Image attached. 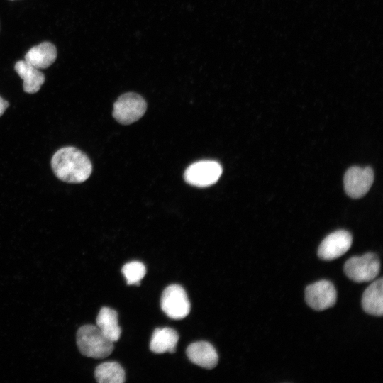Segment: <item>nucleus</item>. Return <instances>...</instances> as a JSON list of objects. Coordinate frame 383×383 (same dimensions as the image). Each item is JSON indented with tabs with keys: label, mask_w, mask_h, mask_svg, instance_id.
<instances>
[{
	"label": "nucleus",
	"mask_w": 383,
	"mask_h": 383,
	"mask_svg": "<svg viewBox=\"0 0 383 383\" xmlns=\"http://www.w3.org/2000/svg\"><path fill=\"white\" fill-rule=\"evenodd\" d=\"M56 57L55 46L49 42H44L31 48L26 54L25 60L37 69H45L50 67Z\"/></svg>",
	"instance_id": "13"
},
{
	"label": "nucleus",
	"mask_w": 383,
	"mask_h": 383,
	"mask_svg": "<svg viewBox=\"0 0 383 383\" xmlns=\"http://www.w3.org/2000/svg\"><path fill=\"white\" fill-rule=\"evenodd\" d=\"M122 272L128 284L140 285V281L146 273L145 265L138 261L128 262L122 267Z\"/></svg>",
	"instance_id": "17"
},
{
	"label": "nucleus",
	"mask_w": 383,
	"mask_h": 383,
	"mask_svg": "<svg viewBox=\"0 0 383 383\" xmlns=\"http://www.w3.org/2000/svg\"><path fill=\"white\" fill-rule=\"evenodd\" d=\"M96 326L113 343L117 341L121 333L118 323L117 312L109 307H102L96 317Z\"/></svg>",
	"instance_id": "15"
},
{
	"label": "nucleus",
	"mask_w": 383,
	"mask_h": 383,
	"mask_svg": "<svg viewBox=\"0 0 383 383\" xmlns=\"http://www.w3.org/2000/svg\"><path fill=\"white\" fill-rule=\"evenodd\" d=\"M76 341L79 352L88 357L104 358L113 350V343L96 326L91 324L84 325L78 329Z\"/></svg>",
	"instance_id": "2"
},
{
	"label": "nucleus",
	"mask_w": 383,
	"mask_h": 383,
	"mask_svg": "<svg viewBox=\"0 0 383 383\" xmlns=\"http://www.w3.org/2000/svg\"><path fill=\"white\" fill-rule=\"evenodd\" d=\"M147 104L139 94L126 93L113 104V116L120 123L128 125L140 118L145 113Z\"/></svg>",
	"instance_id": "4"
},
{
	"label": "nucleus",
	"mask_w": 383,
	"mask_h": 383,
	"mask_svg": "<svg viewBox=\"0 0 383 383\" xmlns=\"http://www.w3.org/2000/svg\"><path fill=\"white\" fill-rule=\"evenodd\" d=\"M51 166L55 176L67 183H82L92 172V165L87 155L70 146L62 148L54 154Z\"/></svg>",
	"instance_id": "1"
},
{
	"label": "nucleus",
	"mask_w": 383,
	"mask_h": 383,
	"mask_svg": "<svg viewBox=\"0 0 383 383\" xmlns=\"http://www.w3.org/2000/svg\"><path fill=\"white\" fill-rule=\"evenodd\" d=\"M374 180V172L370 167H352L344 176V188L351 198L359 199L367 193Z\"/></svg>",
	"instance_id": "8"
},
{
	"label": "nucleus",
	"mask_w": 383,
	"mask_h": 383,
	"mask_svg": "<svg viewBox=\"0 0 383 383\" xmlns=\"http://www.w3.org/2000/svg\"><path fill=\"white\" fill-rule=\"evenodd\" d=\"M15 70L23 79V90L28 94L39 91L45 82L44 74L26 60H20L15 65Z\"/></svg>",
	"instance_id": "12"
},
{
	"label": "nucleus",
	"mask_w": 383,
	"mask_h": 383,
	"mask_svg": "<svg viewBox=\"0 0 383 383\" xmlns=\"http://www.w3.org/2000/svg\"><path fill=\"white\" fill-rule=\"evenodd\" d=\"M353 242L351 234L345 230L330 233L321 243L318 249V257L324 260H332L344 255Z\"/></svg>",
	"instance_id": "9"
},
{
	"label": "nucleus",
	"mask_w": 383,
	"mask_h": 383,
	"mask_svg": "<svg viewBox=\"0 0 383 383\" xmlns=\"http://www.w3.org/2000/svg\"><path fill=\"white\" fill-rule=\"evenodd\" d=\"M336 299V289L328 280H320L305 289V301L316 311H323L333 306Z\"/></svg>",
	"instance_id": "7"
},
{
	"label": "nucleus",
	"mask_w": 383,
	"mask_h": 383,
	"mask_svg": "<svg viewBox=\"0 0 383 383\" xmlns=\"http://www.w3.org/2000/svg\"><path fill=\"white\" fill-rule=\"evenodd\" d=\"M222 171V167L218 162L201 160L190 165L186 169L184 178L190 185L206 187L217 182Z\"/></svg>",
	"instance_id": "5"
},
{
	"label": "nucleus",
	"mask_w": 383,
	"mask_h": 383,
	"mask_svg": "<svg viewBox=\"0 0 383 383\" xmlns=\"http://www.w3.org/2000/svg\"><path fill=\"white\" fill-rule=\"evenodd\" d=\"M161 309L172 319H182L190 312V302L185 290L178 284L166 287L161 296Z\"/></svg>",
	"instance_id": "6"
},
{
	"label": "nucleus",
	"mask_w": 383,
	"mask_h": 383,
	"mask_svg": "<svg viewBox=\"0 0 383 383\" xmlns=\"http://www.w3.org/2000/svg\"><path fill=\"white\" fill-rule=\"evenodd\" d=\"M379 270V260L377 255L372 252L352 257L344 265V272L346 276L358 283L374 280L378 275Z\"/></svg>",
	"instance_id": "3"
},
{
	"label": "nucleus",
	"mask_w": 383,
	"mask_h": 383,
	"mask_svg": "<svg viewBox=\"0 0 383 383\" xmlns=\"http://www.w3.org/2000/svg\"><path fill=\"white\" fill-rule=\"evenodd\" d=\"M186 353L192 362L201 367L210 370L218 364V353L214 347L206 341H198L190 344L187 348Z\"/></svg>",
	"instance_id": "10"
},
{
	"label": "nucleus",
	"mask_w": 383,
	"mask_h": 383,
	"mask_svg": "<svg viewBox=\"0 0 383 383\" xmlns=\"http://www.w3.org/2000/svg\"><path fill=\"white\" fill-rule=\"evenodd\" d=\"M179 340L177 332L170 328H156L152 335L150 348L155 353L160 354L166 352L174 353Z\"/></svg>",
	"instance_id": "14"
},
{
	"label": "nucleus",
	"mask_w": 383,
	"mask_h": 383,
	"mask_svg": "<svg viewBox=\"0 0 383 383\" xmlns=\"http://www.w3.org/2000/svg\"><path fill=\"white\" fill-rule=\"evenodd\" d=\"M362 306L368 314L382 316L383 314V280L373 282L364 292Z\"/></svg>",
	"instance_id": "11"
},
{
	"label": "nucleus",
	"mask_w": 383,
	"mask_h": 383,
	"mask_svg": "<svg viewBox=\"0 0 383 383\" xmlns=\"http://www.w3.org/2000/svg\"><path fill=\"white\" fill-rule=\"evenodd\" d=\"M94 377L99 383H122L125 381V372L119 363L106 362L96 367Z\"/></svg>",
	"instance_id": "16"
},
{
	"label": "nucleus",
	"mask_w": 383,
	"mask_h": 383,
	"mask_svg": "<svg viewBox=\"0 0 383 383\" xmlns=\"http://www.w3.org/2000/svg\"><path fill=\"white\" fill-rule=\"evenodd\" d=\"M9 106V103L5 99L0 96V116L3 115L6 108Z\"/></svg>",
	"instance_id": "18"
}]
</instances>
